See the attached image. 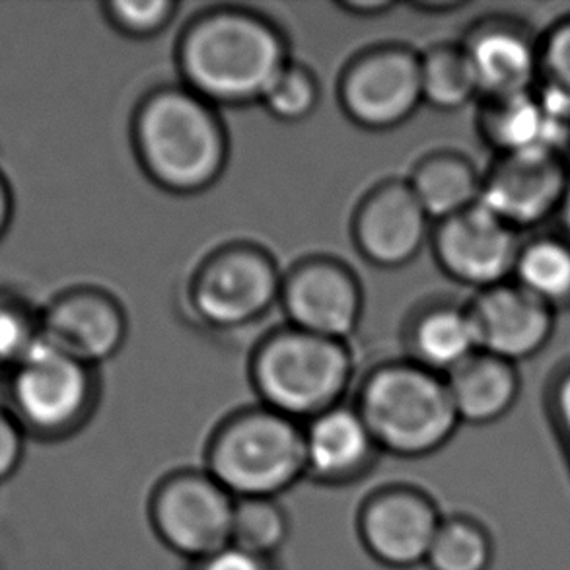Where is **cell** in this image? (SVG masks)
<instances>
[{
	"label": "cell",
	"instance_id": "e0dca14e",
	"mask_svg": "<svg viewBox=\"0 0 570 570\" xmlns=\"http://www.w3.org/2000/svg\"><path fill=\"white\" fill-rule=\"evenodd\" d=\"M483 100L532 92L540 80V39L510 18L475 23L462 43Z\"/></svg>",
	"mask_w": 570,
	"mask_h": 570
},
{
	"label": "cell",
	"instance_id": "8d00e7d4",
	"mask_svg": "<svg viewBox=\"0 0 570 570\" xmlns=\"http://www.w3.org/2000/svg\"><path fill=\"white\" fill-rule=\"evenodd\" d=\"M559 215L563 216V224L567 226V230H569L570 234V191L569 197H567V200H564L563 208H561V213Z\"/></svg>",
	"mask_w": 570,
	"mask_h": 570
},
{
	"label": "cell",
	"instance_id": "52a82bcc",
	"mask_svg": "<svg viewBox=\"0 0 570 570\" xmlns=\"http://www.w3.org/2000/svg\"><path fill=\"white\" fill-rule=\"evenodd\" d=\"M283 275L262 247L232 244L208 255L189 283V306L203 324L239 330L281 301Z\"/></svg>",
	"mask_w": 570,
	"mask_h": 570
},
{
	"label": "cell",
	"instance_id": "44dd1931",
	"mask_svg": "<svg viewBox=\"0 0 570 570\" xmlns=\"http://www.w3.org/2000/svg\"><path fill=\"white\" fill-rule=\"evenodd\" d=\"M409 347L413 363L446 379L479 351L470 309L455 304L424 309L409 330Z\"/></svg>",
	"mask_w": 570,
	"mask_h": 570
},
{
	"label": "cell",
	"instance_id": "4fadbf2b",
	"mask_svg": "<svg viewBox=\"0 0 570 570\" xmlns=\"http://www.w3.org/2000/svg\"><path fill=\"white\" fill-rule=\"evenodd\" d=\"M281 304L291 327L345 341L361 322L363 288L347 265L332 257H309L283 277Z\"/></svg>",
	"mask_w": 570,
	"mask_h": 570
},
{
	"label": "cell",
	"instance_id": "83f0119b",
	"mask_svg": "<svg viewBox=\"0 0 570 570\" xmlns=\"http://www.w3.org/2000/svg\"><path fill=\"white\" fill-rule=\"evenodd\" d=\"M538 90L570 121V16L553 23L540 39Z\"/></svg>",
	"mask_w": 570,
	"mask_h": 570
},
{
	"label": "cell",
	"instance_id": "836d02e7",
	"mask_svg": "<svg viewBox=\"0 0 570 570\" xmlns=\"http://www.w3.org/2000/svg\"><path fill=\"white\" fill-rule=\"evenodd\" d=\"M341 10H345L348 14L358 16V18H374L382 16L392 10V2L385 0H348L340 4Z\"/></svg>",
	"mask_w": 570,
	"mask_h": 570
},
{
	"label": "cell",
	"instance_id": "8fae6325",
	"mask_svg": "<svg viewBox=\"0 0 570 570\" xmlns=\"http://www.w3.org/2000/svg\"><path fill=\"white\" fill-rule=\"evenodd\" d=\"M522 244L520 232L481 203L442 220L432 234L440 269L478 293L509 283Z\"/></svg>",
	"mask_w": 570,
	"mask_h": 570
},
{
	"label": "cell",
	"instance_id": "f546056e",
	"mask_svg": "<svg viewBox=\"0 0 570 570\" xmlns=\"http://www.w3.org/2000/svg\"><path fill=\"white\" fill-rule=\"evenodd\" d=\"M178 12L171 0H114L104 4V14L127 38L148 39L163 33Z\"/></svg>",
	"mask_w": 570,
	"mask_h": 570
},
{
	"label": "cell",
	"instance_id": "d6a6232c",
	"mask_svg": "<svg viewBox=\"0 0 570 570\" xmlns=\"http://www.w3.org/2000/svg\"><path fill=\"white\" fill-rule=\"evenodd\" d=\"M189 570H278L275 559L247 553L236 546L216 551L215 556L205 557L197 563H191Z\"/></svg>",
	"mask_w": 570,
	"mask_h": 570
},
{
	"label": "cell",
	"instance_id": "30bf717a",
	"mask_svg": "<svg viewBox=\"0 0 570 570\" xmlns=\"http://www.w3.org/2000/svg\"><path fill=\"white\" fill-rule=\"evenodd\" d=\"M570 191L564 150H528L497 156L483 176L481 205L512 226L530 230L559 215Z\"/></svg>",
	"mask_w": 570,
	"mask_h": 570
},
{
	"label": "cell",
	"instance_id": "d6986e66",
	"mask_svg": "<svg viewBox=\"0 0 570 570\" xmlns=\"http://www.w3.org/2000/svg\"><path fill=\"white\" fill-rule=\"evenodd\" d=\"M479 131L497 156L528 150H563L570 121L549 106L535 88L532 92L483 101Z\"/></svg>",
	"mask_w": 570,
	"mask_h": 570
},
{
	"label": "cell",
	"instance_id": "9c48e42d",
	"mask_svg": "<svg viewBox=\"0 0 570 570\" xmlns=\"http://www.w3.org/2000/svg\"><path fill=\"white\" fill-rule=\"evenodd\" d=\"M340 100L363 129L387 131L405 124L423 104L421 55L387 46L356 57L341 78Z\"/></svg>",
	"mask_w": 570,
	"mask_h": 570
},
{
	"label": "cell",
	"instance_id": "d590c367",
	"mask_svg": "<svg viewBox=\"0 0 570 570\" xmlns=\"http://www.w3.org/2000/svg\"><path fill=\"white\" fill-rule=\"evenodd\" d=\"M463 7H465V2H458V0H436V2L423 0V2L413 4L415 10H421L426 14H446V12H454V10H460Z\"/></svg>",
	"mask_w": 570,
	"mask_h": 570
},
{
	"label": "cell",
	"instance_id": "1f68e13d",
	"mask_svg": "<svg viewBox=\"0 0 570 570\" xmlns=\"http://www.w3.org/2000/svg\"><path fill=\"white\" fill-rule=\"evenodd\" d=\"M28 434L7 407H0V483L14 478L26 455Z\"/></svg>",
	"mask_w": 570,
	"mask_h": 570
},
{
	"label": "cell",
	"instance_id": "ac0fdd59",
	"mask_svg": "<svg viewBox=\"0 0 570 570\" xmlns=\"http://www.w3.org/2000/svg\"><path fill=\"white\" fill-rule=\"evenodd\" d=\"M358 409L335 405L304 423L306 478L322 485H348L364 478L379 458Z\"/></svg>",
	"mask_w": 570,
	"mask_h": 570
},
{
	"label": "cell",
	"instance_id": "7a4b0ae2",
	"mask_svg": "<svg viewBox=\"0 0 570 570\" xmlns=\"http://www.w3.org/2000/svg\"><path fill=\"white\" fill-rule=\"evenodd\" d=\"M132 142L148 178L178 195L215 186L228 163L223 119L186 86L148 94L135 114Z\"/></svg>",
	"mask_w": 570,
	"mask_h": 570
},
{
	"label": "cell",
	"instance_id": "e575fe53",
	"mask_svg": "<svg viewBox=\"0 0 570 570\" xmlns=\"http://www.w3.org/2000/svg\"><path fill=\"white\" fill-rule=\"evenodd\" d=\"M14 216V195L10 189L7 176L0 170V239L4 238Z\"/></svg>",
	"mask_w": 570,
	"mask_h": 570
},
{
	"label": "cell",
	"instance_id": "f1b7e54d",
	"mask_svg": "<svg viewBox=\"0 0 570 570\" xmlns=\"http://www.w3.org/2000/svg\"><path fill=\"white\" fill-rule=\"evenodd\" d=\"M283 124H298L314 114L320 104V85L304 65L288 62L259 101Z\"/></svg>",
	"mask_w": 570,
	"mask_h": 570
},
{
	"label": "cell",
	"instance_id": "ba28073f",
	"mask_svg": "<svg viewBox=\"0 0 570 570\" xmlns=\"http://www.w3.org/2000/svg\"><path fill=\"white\" fill-rule=\"evenodd\" d=\"M236 499L207 470L170 473L156 485L148 517L158 540L189 564L232 546Z\"/></svg>",
	"mask_w": 570,
	"mask_h": 570
},
{
	"label": "cell",
	"instance_id": "4316f807",
	"mask_svg": "<svg viewBox=\"0 0 570 570\" xmlns=\"http://www.w3.org/2000/svg\"><path fill=\"white\" fill-rule=\"evenodd\" d=\"M39 341V309L23 296L0 291V374L14 371Z\"/></svg>",
	"mask_w": 570,
	"mask_h": 570
},
{
	"label": "cell",
	"instance_id": "4dcf8cb0",
	"mask_svg": "<svg viewBox=\"0 0 570 570\" xmlns=\"http://www.w3.org/2000/svg\"><path fill=\"white\" fill-rule=\"evenodd\" d=\"M546 407L549 423L570 470V363L557 371L549 382Z\"/></svg>",
	"mask_w": 570,
	"mask_h": 570
},
{
	"label": "cell",
	"instance_id": "484cf974",
	"mask_svg": "<svg viewBox=\"0 0 570 570\" xmlns=\"http://www.w3.org/2000/svg\"><path fill=\"white\" fill-rule=\"evenodd\" d=\"M291 518L278 499H238L232 524V546L275 559L291 538Z\"/></svg>",
	"mask_w": 570,
	"mask_h": 570
},
{
	"label": "cell",
	"instance_id": "7c38bea8",
	"mask_svg": "<svg viewBox=\"0 0 570 570\" xmlns=\"http://www.w3.org/2000/svg\"><path fill=\"white\" fill-rule=\"evenodd\" d=\"M442 512L431 494L416 487H384L358 512V538L368 556L387 569L424 564L436 538Z\"/></svg>",
	"mask_w": 570,
	"mask_h": 570
},
{
	"label": "cell",
	"instance_id": "603a6c76",
	"mask_svg": "<svg viewBox=\"0 0 570 570\" xmlns=\"http://www.w3.org/2000/svg\"><path fill=\"white\" fill-rule=\"evenodd\" d=\"M512 281L553 312L570 309V238L538 236L524 242Z\"/></svg>",
	"mask_w": 570,
	"mask_h": 570
},
{
	"label": "cell",
	"instance_id": "9a60e30c",
	"mask_svg": "<svg viewBox=\"0 0 570 570\" xmlns=\"http://www.w3.org/2000/svg\"><path fill=\"white\" fill-rule=\"evenodd\" d=\"M479 351L517 364L548 347L557 312L514 281L481 291L470 306Z\"/></svg>",
	"mask_w": 570,
	"mask_h": 570
},
{
	"label": "cell",
	"instance_id": "8992f818",
	"mask_svg": "<svg viewBox=\"0 0 570 570\" xmlns=\"http://www.w3.org/2000/svg\"><path fill=\"white\" fill-rule=\"evenodd\" d=\"M4 407L33 439H69L90 421L98 403V380L92 366L65 355L43 340L4 376Z\"/></svg>",
	"mask_w": 570,
	"mask_h": 570
},
{
	"label": "cell",
	"instance_id": "ffe728a7",
	"mask_svg": "<svg viewBox=\"0 0 570 570\" xmlns=\"http://www.w3.org/2000/svg\"><path fill=\"white\" fill-rule=\"evenodd\" d=\"M460 423L487 426L502 421L517 405L522 380L517 364L478 351L446 376Z\"/></svg>",
	"mask_w": 570,
	"mask_h": 570
},
{
	"label": "cell",
	"instance_id": "d4e9b609",
	"mask_svg": "<svg viewBox=\"0 0 570 570\" xmlns=\"http://www.w3.org/2000/svg\"><path fill=\"white\" fill-rule=\"evenodd\" d=\"M494 540L478 518L455 514L444 518L432 541L424 567L429 570H491Z\"/></svg>",
	"mask_w": 570,
	"mask_h": 570
},
{
	"label": "cell",
	"instance_id": "5b68a950",
	"mask_svg": "<svg viewBox=\"0 0 570 570\" xmlns=\"http://www.w3.org/2000/svg\"><path fill=\"white\" fill-rule=\"evenodd\" d=\"M353 379L345 341L296 327L271 333L252 358V382L265 407L298 423L341 405Z\"/></svg>",
	"mask_w": 570,
	"mask_h": 570
},
{
	"label": "cell",
	"instance_id": "3957f363",
	"mask_svg": "<svg viewBox=\"0 0 570 570\" xmlns=\"http://www.w3.org/2000/svg\"><path fill=\"white\" fill-rule=\"evenodd\" d=\"M355 407L380 452L405 460L436 454L462 424L446 379L413 361L374 368Z\"/></svg>",
	"mask_w": 570,
	"mask_h": 570
},
{
	"label": "cell",
	"instance_id": "cb8c5ba5",
	"mask_svg": "<svg viewBox=\"0 0 570 570\" xmlns=\"http://www.w3.org/2000/svg\"><path fill=\"white\" fill-rule=\"evenodd\" d=\"M423 104L439 111H460L479 96L478 80L460 46H434L421 55Z\"/></svg>",
	"mask_w": 570,
	"mask_h": 570
},
{
	"label": "cell",
	"instance_id": "5bb4252c",
	"mask_svg": "<svg viewBox=\"0 0 570 570\" xmlns=\"http://www.w3.org/2000/svg\"><path fill=\"white\" fill-rule=\"evenodd\" d=\"M41 340L88 366L106 363L121 351L127 316L121 304L100 288L78 286L39 309Z\"/></svg>",
	"mask_w": 570,
	"mask_h": 570
},
{
	"label": "cell",
	"instance_id": "277c9868",
	"mask_svg": "<svg viewBox=\"0 0 570 570\" xmlns=\"http://www.w3.org/2000/svg\"><path fill=\"white\" fill-rule=\"evenodd\" d=\"M205 470L238 499H278L306 478L304 424L273 409L239 411L216 429Z\"/></svg>",
	"mask_w": 570,
	"mask_h": 570
},
{
	"label": "cell",
	"instance_id": "6da1fadb",
	"mask_svg": "<svg viewBox=\"0 0 570 570\" xmlns=\"http://www.w3.org/2000/svg\"><path fill=\"white\" fill-rule=\"evenodd\" d=\"M288 62L277 26L242 8L210 10L179 39L184 85L213 106L259 104Z\"/></svg>",
	"mask_w": 570,
	"mask_h": 570
},
{
	"label": "cell",
	"instance_id": "2e32d148",
	"mask_svg": "<svg viewBox=\"0 0 570 570\" xmlns=\"http://www.w3.org/2000/svg\"><path fill=\"white\" fill-rule=\"evenodd\" d=\"M431 232V218L407 181L374 187L356 208L353 238L366 262L395 269L413 262Z\"/></svg>",
	"mask_w": 570,
	"mask_h": 570
},
{
	"label": "cell",
	"instance_id": "7402d4cb",
	"mask_svg": "<svg viewBox=\"0 0 570 570\" xmlns=\"http://www.w3.org/2000/svg\"><path fill=\"white\" fill-rule=\"evenodd\" d=\"M407 184L431 223H442L475 207L483 191V176L458 153L426 156L416 164Z\"/></svg>",
	"mask_w": 570,
	"mask_h": 570
}]
</instances>
